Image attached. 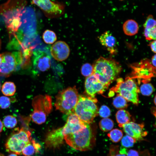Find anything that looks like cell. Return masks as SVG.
<instances>
[{
  "label": "cell",
  "mask_w": 156,
  "mask_h": 156,
  "mask_svg": "<svg viewBox=\"0 0 156 156\" xmlns=\"http://www.w3.org/2000/svg\"><path fill=\"white\" fill-rule=\"evenodd\" d=\"M17 123L16 118L12 115H7L4 117L3 119V124L7 128H14L16 125Z\"/></svg>",
  "instance_id": "26"
},
{
  "label": "cell",
  "mask_w": 156,
  "mask_h": 156,
  "mask_svg": "<svg viewBox=\"0 0 156 156\" xmlns=\"http://www.w3.org/2000/svg\"><path fill=\"white\" fill-rule=\"evenodd\" d=\"M11 104L10 98L5 96L0 97V108L5 109L9 107Z\"/></svg>",
  "instance_id": "33"
},
{
  "label": "cell",
  "mask_w": 156,
  "mask_h": 156,
  "mask_svg": "<svg viewBox=\"0 0 156 156\" xmlns=\"http://www.w3.org/2000/svg\"><path fill=\"white\" fill-rule=\"evenodd\" d=\"M2 61L0 64V76L7 77L14 71L18 64L15 56L10 52L1 54Z\"/></svg>",
  "instance_id": "12"
},
{
  "label": "cell",
  "mask_w": 156,
  "mask_h": 156,
  "mask_svg": "<svg viewBox=\"0 0 156 156\" xmlns=\"http://www.w3.org/2000/svg\"><path fill=\"white\" fill-rule=\"evenodd\" d=\"M100 116L104 118H107L110 115L111 111L109 108L106 105H103L98 111Z\"/></svg>",
  "instance_id": "32"
},
{
  "label": "cell",
  "mask_w": 156,
  "mask_h": 156,
  "mask_svg": "<svg viewBox=\"0 0 156 156\" xmlns=\"http://www.w3.org/2000/svg\"><path fill=\"white\" fill-rule=\"evenodd\" d=\"M52 101L51 96L47 95H38L34 98L32 105L34 110L31 118L34 122L40 125L45 122L52 109Z\"/></svg>",
  "instance_id": "7"
},
{
  "label": "cell",
  "mask_w": 156,
  "mask_h": 156,
  "mask_svg": "<svg viewBox=\"0 0 156 156\" xmlns=\"http://www.w3.org/2000/svg\"><path fill=\"white\" fill-rule=\"evenodd\" d=\"M2 61V57L1 54H0V64H1Z\"/></svg>",
  "instance_id": "40"
},
{
  "label": "cell",
  "mask_w": 156,
  "mask_h": 156,
  "mask_svg": "<svg viewBox=\"0 0 156 156\" xmlns=\"http://www.w3.org/2000/svg\"><path fill=\"white\" fill-rule=\"evenodd\" d=\"M85 91L88 96L92 98L96 94H102L107 88L101 83L93 74L86 78L85 83Z\"/></svg>",
  "instance_id": "13"
},
{
  "label": "cell",
  "mask_w": 156,
  "mask_h": 156,
  "mask_svg": "<svg viewBox=\"0 0 156 156\" xmlns=\"http://www.w3.org/2000/svg\"><path fill=\"white\" fill-rule=\"evenodd\" d=\"M144 127L143 124H138L132 122H129L121 127L127 135L136 141L144 140L143 137L147 135V132L143 131Z\"/></svg>",
  "instance_id": "14"
},
{
  "label": "cell",
  "mask_w": 156,
  "mask_h": 156,
  "mask_svg": "<svg viewBox=\"0 0 156 156\" xmlns=\"http://www.w3.org/2000/svg\"><path fill=\"white\" fill-rule=\"evenodd\" d=\"M119 150L118 146L112 145L110 149V156H126L125 154L120 153Z\"/></svg>",
  "instance_id": "34"
},
{
  "label": "cell",
  "mask_w": 156,
  "mask_h": 156,
  "mask_svg": "<svg viewBox=\"0 0 156 156\" xmlns=\"http://www.w3.org/2000/svg\"><path fill=\"white\" fill-rule=\"evenodd\" d=\"M35 53L34 63V66L39 71H45L51 66V59L49 56L43 51L37 52Z\"/></svg>",
  "instance_id": "16"
},
{
  "label": "cell",
  "mask_w": 156,
  "mask_h": 156,
  "mask_svg": "<svg viewBox=\"0 0 156 156\" xmlns=\"http://www.w3.org/2000/svg\"><path fill=\"white\" fill-rule=\"evenodd\" d=\"M20 18L21 23L20 27L23 28L24 35L29 38L30 37L29 31L36 20L34 9L31 6L26 5L21 11Z\"/></svg>",
  "instance_id": "11"
},
{
  "label": "cell",
  "mask_w": 156,
  "mask_h": 156,
  "mask_svg": "<svg viewBox=\"0 0 156 156\" xmlns=\"http://www.w3.org/2000/svg\"><path fill=\"white\" fill-rule=\"evenodd\" d=\"M3 125L1 120H0V132H1L3 129Z\"/></svg>",
  "instance_id": "38"
},
{
  "label": "cell",
  "mask_w": 156,
  "mask_h": 156,
  "mask_svg": "<svg viewBox=\"0 0 156 156\" xmlns=\"http://www.w3.org/2000/svg\"><path fill=\"white\" fill-rule=\"evenodd\" d=\"M93 73L98 80L107 88L121 70V66L114 60L101 57L92 65Z\"/></svg>",
  "instance_id": "2"
},
{
  "label": "cell",
  "mask_w": 156,
  "mask_h": 156,
  "mask_svg": "<svg viewBox=\"0 0 156 156\" xmlns=\"http://www.w3.org/2000/svg\"><path fill=\"white\" fill-rule=\"evenodd\" d=\"M32 3L39 7L49 17H57L64 14L65 6L63 3L51 0H32Z\"/></svg>",
  "instance_id": "9"
},
{
  "label": "cell",
  "mask_w": 156,
  "mask_h": 156,
  "mask_svg": "<svg viewBox=\"0 0 156 156\" xmlns=\"http://www.w3.org/2000/svg\"><path fill=\"white\" fill-rule=\"evenodd\" d=\"M156 40H154L151 42L149 44L152 51L154 53H156Z\"/></svg>",
  "instance_id": "36"
},
{
  "label": "cell",
  "mask_w": 156,
  "mask_h": 156,
  "mask_svg": "<svg viewBox=\"0 0 156 156\" xmlns=\"http://www.w3.org/2000/svg\"><path fill=\"white\" fill-rule=\"evenodd\" d=\"M51 55L55 60L62 61L67 59L70 53L68 45L65 42L59 41L54 43L50 49Z\"/></svg>",
  "instance_id": "15"
},
{
  "label": "cell",
  "mask_w": 156,
  "mask_h": 156,
  "mask_svg": "<svg viewBox=\"0 0 156 156\" xmlns=\"http://www.w3.org/2000/svg\"></svg>",
  "instance_id": "45"
},
{
  "label": "cell",
  "mask_w": 156,
  "mask_h": 156,
  "mask_svg": "<svg viewBox=\"0 0 156 156\" xmlns=\"http://www.w3.org/2000/svg\"><path fill=\"white\" fill-rule=\"evenodd\" d=\"M117 81L116 86L112 90L128 101L138 105L140 90L135 81L129 77L127 78L125 81L122 78H118Z\"/></svg>",
  "instance_id": "8"
},
{
  "label": "cell",
  "mask_w": 156,
  "mask_h": 156,
  "mask_svg": "<svg viewBox=\"0 0 156 156\" xmlns=\"http://www.w3.org/2000/svg\"><path fill=\"white\" fill-rule=\"evenodd\" d=\"M64 139L73 148L81 151L93 149L95 145L96 135L90 124L84 129L76 132L67 134Z\"/></svg>",
  "instance_id": "3"
},
{
  "label": "cell",
  "mask_w": 156,
  "mask_h": 156,
  "mask_svg": "<svg viewBox=\"0 0 156 156\" xmlns=\"http://www.w3.org/2000/svg\"><path fill=\"white\" fill-rule=\"evenodd\" d=\"M79 95L75 86L68 87L60 91L56 97V109L66 114L74 113Z\"/></svg>",
  "instance_id": "5"
},
{
  "label": "cell",
  "mask_w": 156,
  "mask_h": 156,
  "mask_svg": "<svg viewBox=\"0 0 156 156\" xmlns=\"http://www.w3.org/2000/svg\"><path fill=\"white\" fill-rule=\"evenodd\" d=\"M156 22L152 15H150L147 17L144 25L145 29H149L156 27Z\"/></svg>",
  "instance_id": "31"
},
{
  "label": "cell",
  "mask_w": 156,
  "mask_h": 156,
  "mask_svg": "<svg viewBox=\"0 0 156 156\" xmlns=\"http://www.w3.org/2000/svg\"><path fill=\"white\" fill-rule=\"evenodd\" d=\"M8 156H17V155L14 153H11V154L9 155Z\"/></svg>",
  "instance_id": "39"
},
{
  "label": "cell",
  "mask_w": 156,
  "mask_h": 156,
  "mask_svg": "<svg viewBox=\"0 0 156 156\" xmlns=\"http://www.w3.org/2000/svg\"><path fill=\"white\" fill-rule=\"evenodd\" d=\"M156 96H155V97L154 99V103L155 105H156Z\"/></svg>",
  "instance_id": "41"
},
{
  "label": "cell",
  "mask_w": 156,
  "mask_h": 156,
  "mask_svg": "<svg viewBox=\"0 0 156 156\" xmlns=\"http://www.w3.org/2000/svg\"><path fill=\"white\" fill-rule=\"evenodd\" d=\"M31 135L30 132L23 127L16 128L5 144L6 151L10 153L20 154L23 148L30 142Z\"/></svg>",
  "instance_id": "6"
},
{
  "label": "cell",
  "mask_w": 156,
  "mask_h": 156,
  "mask_svg": "<svg viewBox=\"0 0 156 156\" xmlns=\"http://www.w3.org/2000/svg\"><path fill=\"white\" fill-rule=\"evenodd\" d=\"M144 35L147 40H156V27L149 29H144Z\"/></svg>",
  "instance_id": "30"
},
{
  "label": "cell",
  "mask_w": 156,
  "mask_h": 156,
  "mask_svg": "<svg viewBox=\"0 0 156 156\" xmlns=\"http://www.w3.org/2000/svg\"><path fill=\"white\" fill-rule=\"evenodd\" d=\"M154 87L150 83H144L142 84L140 87V91L143 95L150 96L153 92Z\"/></svg>",
  "instance_id": "27"
},
{
  "label": "cell",
  "mask_w": 156,
  "mask_h": 156,
  "mask_svg": "<svg viewBox=\"0 0 156 156\" xmlns=\"http://www.w3.org/2000/svg\"><path fill=\"white\" fill-rule=\"evenodd\" d=\"M1 40H0V49H1Z\"/></svg>",
  "instance_id": "43"
},
{
  "label": "cell",
  "mask_w": 156,
  "mask_h": 156,
  "mask_svg": "<svg viewBox=\"0 0 156 156\" xmlns=\"http://www.w3.org/2000/svg\"><path fill=\"white\" fill-rule=\"evenodd\" d=\"M123 133L122 131L117 129L112 130L108 134L110 140L113 142L117 143L120 141L123 137Z\"/></svg>",
  "instance_id": "25"
},
{
  "label": "cell",
  "mask_w": 156,
  "mask_h": 156,
  "mask_svg": "<svg viewBox=\"0 0 156 156\" xmlns=\"http://www.w3.org/2000/svg\"><path fill=\"white\" fill-rule=\"evenodd\" d=\"M112 104L115 107L118 109L125 108L128 105L127 100L123 97L118 94L114 98Z\"/></svg>",
  "instance_id": "23"
},
{
  "label": "cell",
  "mask_w": 156,
  "mask_h": 156,
  "mask_svg": "<svg viewBox=\"0 0 156 156\" xmlns=\"http://www.w3.org/2000/svg\"><path fill=\"white\" fill-rule=\"evenodd\" d=\"M123 29L126 35L132 36L138 33L139 26L135 21L133 19H129L126 21L124 23Z\"/></svg>",
  "instance_id": "18"
},
{
  "label": "cell",
  "mask_w": 156,
  "mask_h": 156,
  "mask_svg": "<svg viewBox=\"0 0 156 156\" xmlns=\"http://www.w3.org/2000/svg\"><path fill=\"white\" fill-rule=\"evenodd\" d=\"M26 3L25 0H8L0 6V14L4 17L18 15Z\"/></svg>",
  "instance_id": "10"
},
{
  "label": "cell",
  "mask_w": 156,
  "mask_h": 156,
  "mask_svg": "<svg viewBox=\"0 0 156 156\" xmlns=\"http://www.w3.org/2000/svg\"><path fill=\"white\" fill-rule=\"evenodd\" d=\"M40 148V145L31 139L30 142L23 148L21 153L25 156H30L38 152Z\"/></svg>",
  "instance_id": "19"
},
{
  "label": "cell",
  "mask_w": 156,
  "mask_h": 156,
  "mask_svg": "<svg viewBox=\"0 0 156 156\" xmlns=\"http://www.w3.org/2000/svg\"><path fill=\"white\" fill-rule=\"evenodd\" d=\"M0 156H5L3 155L2 154L0 153Z\"/></svg>",
  "instance_id": "42"
},
{
  "label": "cell",
  "mask_w": 156,
  "mask_h": 156,
  "mask_svg": "<svg viewBox=\"0 0 156 156\" xmlns=\"http://www.w3.org/2000/svg\"><path fill=\"white\" fill-rule=\"evenodd\" d=\"M81 72L84 76L88 77L93 73V68L92 65L90 63L84 64L81 68Z\"/></svg>",
  "instance_id": "29"
},
{
  "label": "cell",
  "mask_w": 156,
  "mask_h": 156,
  "mask_svg": "<svg viewBox=\"0 0 156 156\" xmlns=\"http://www.w3.org/2000/svg\"><path fill=\"white\" fill-rule=\"evenodd\" d=\"M97 101L95 98L79 95L74 113L82 121L91 123L98 114V108L95 104Z\"/></svg>",
  "instance_id": "4"
},
{
  "label": "cell",
  "mask_w": 156,
  "mask_h": 156,
  "mask_svg": "<svg viewBox=\"0 0 156 156\" xmlns=\"http://www.w3.org/2000/svg\"><path fill=\"white\" fill-rule=\"evenodd\" d=\"M99 39L101 44L106 47L111 53L115 52L116 39L109 31L104 32L100 36Z\"/></svg>",
  "instance_id": "17"
},
{
  "label": "cell",
  "mask_w": 156,
  "mask_h": 156,
  "mask_svg": "<svg viewBox=\"0 0 156 156\" xmlns=\"http://www.w3.org/2000/svg\"><path fill=\"white\" fill-rule=\"evenodd\" d=\"M126 156H140L138 152L135 150L131 149L127 151Z\"/></svg>",
  "instance_id": "35"
},
{
  "label": "cell",
  "mask_w": 156,
  "mask_h": 156,
  "mask_svg": "<svg viewBox=\"0 0 156 156\" xmlns=\"http://www.w3.org/2000/svg\"><path fill=\"white\" fill-rule=\"evenodd\" d=\"M1 91L3 94L6 96H13L16 91V86L11 81H6L2 86Z\"/></svg>",
  "instance_id": "21"
},
{
  "label": "cell",
  "mask_w": 156,
  "mask_h": 156,
  "mask_svg": "<svg viewBox=\"0 0 156 156\" xmlns=\"http://www.w3.org/2000/svg\"><path fill=\"white\" fill-rule=\"evenodd\" d=\"M131 115L129 113L124 109L118 110L116 114V118L119 126H122L130 122Z\"/></svg>",
  "instance_id": "20"
},
{
  "label": "cell",
  "mask_w": 156,
  "mask_h": 156,
  "mask_svg": "<svg viewBox=\"0 0 156 156\" xmlns=\"http://www.w3.org/2000/svg\"><path fill=\"white\" fill-rule=\"evenodd\" d=\"M99 125L101 130L104 132H107L111 130L113 128L114 123L110 118H103L100 120Z\"/></svg>",
  "instance_id": "22"
},
{
  "label": "cell",
  "mask_w": 156,
  "mask_h": 156,
  "mask_svg": "<svg viewBox=\"0 0 156 156\" xmlns=\"http://www.w3.org/2000/svg\"><path fill=\"white\" fill-rule=\"evenodd\" d=\"M1 84L0 83V89H1Z\"/></svg>",
  "instance_id": "44"
},
{
  "label": "cell",
  "mask_w": 156,
  "mask_h": 156,
  "mask_svg": "<svg viewBox=\"0 0 156 156\" xmlns=\"http://www.w3.org/2000/svg\"><path fill=\"white\" fill-rule=\"evenodd\" d=\"M156 54L154 55L152 58L151 60V62L153 66L155 68L156 66Z\"/></svg>",
  "instance_id": "37"
},
{
  "label": "cell",
  "mask_w": 156,
  "mask_h": 156,
  "mask_svg": "<svg viewBox=\"0 0 156 156\" xmlns=\"http://www.w3.org/2000/svg\"><path fill=\"white\" fill-rule=\"evenodd\" d=\"M136 141L134 138L126 135L122 137L121 144L123 147L129 148L133 146Z\"/></svg>",
  "instance_id": "28"
},
{
  "label": "cell",
  "mask_w": 156,
  "mask_h": 156,
  "mask_svg": "<svg viewBox=\"0 0 156 156\" xmlns=\"http://www.w3.org/2000/svg\"><path fill=\"white\" fill-rule=\"evenodd\" d=\"M43 39L45 43L48 44H52L57 40L56 36L53 31L47 30L43 33Z\"/></svg>",
  "instance_id": "24"
},
{
  "label": "cell",
  "mask_w": 156,
  "mask_h": 156,
  "mask_svg": "<svg viewBox=\"0 0 156 156\" xmlns=\"http://www.w3.org/2000/svg\"><path fill=\"white\" fill-rule=\"evenodd\" d=\"M88 124L80 120L74 113L69 114L64 126L47 134L45 140L46 146L51 148L59 147L63 143L64 136L84 129Z\"/></svg>",
  "instance_id": "1"
}]
</instances>
